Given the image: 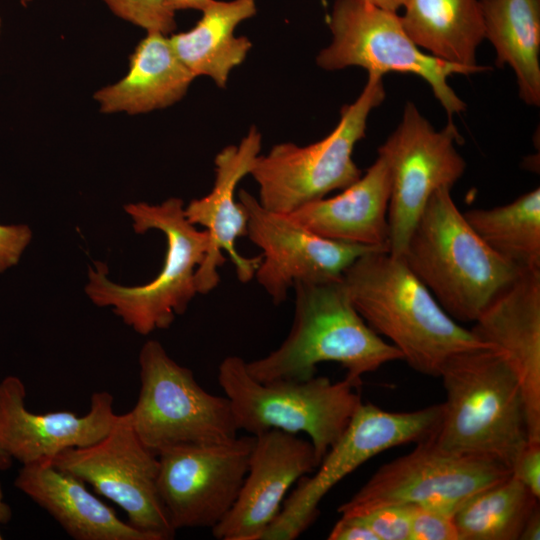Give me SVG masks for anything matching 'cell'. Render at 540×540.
<instances>
[{
  "label": "cell",
  "instance_id": "obj_1",
  "mask_svg": "<svg viewBox=\"0 0 540 540\" xmlns=\"http://www.w3.org/2000/svg\"><path fill=\"white\" fill-rule=\"evenodd\" d=\"M342 279L360 316L415 371L432 377L452 356L492 348L452 319L402 257L385 250L357 258Z\"/></svg>",
  "mask_w": 540,
  "mask_h": 540
},
{
  "label": "cell",
  "instance_id": "obj_2",
  "mask_svg": "<svg viewBox=\"0 0 540 540\" xmlns=\"http://www.w3.org/2000/svg\"><path fill=\"white\" fill-rule=\"evenodd\" d=\"M290 332L268 355L246 362L257 381H303L315 376L317 365L336 362L346 378L361 384L362 376L382 365L403 360L400 351L383 340L360 316L342 278L297 282Z\"/></svg>",
  "mask_w": 540,
  "mask_h": 540
},
{
  "label": "cell",
  "instance_id": "obj_3",
  "mask_svg": "<svg viewBox=\"0 0 540 540\" xmlns=\"http://www.w3.org/2000/svg\"><path fill=\"white\" fill-rule=\"evenodd\" d=\"M401 257L456 322L474 323L521 274L477 235L446 187L430 197Z\"/></svg>",
  "mask_w": 540,
  "mask_h": 540
},
{
  "label": "cell",
  "instance_id": "obj_4",
  "mask_svg": "<svg viewBox=\"0 0 540 540\" xmlns=\"http://www.w3.org/2000/svg\"><path fill=\"white\" fill-rule=\"evenodd\" d=\"M439 377L446 399L436 444L492 458L511 470L529 437L523 393L503 356L493 348L460 352Z\"/></svg>",
  "mask_w": 540,
  "mask_h": 540
},
{
  "label": "cell",
  "instance_id": "obj_5",
  "mask_svg": "<svg viewBox=\"0 0 540 540\" xmlns=\"http://www.w3.org/2000/svg\"><path fill=\"white\" fill-rule=\"evenodd\" d=\"M136 233L159 230L165 234L167 252L159 274L141 286L111 281L105 264L96 262L88 272L85 293L99 307H112L123 322L140 335L166 329L183 314L198 294L195 274L209 249L206 230H198L184 212L182 199L171 197L161 204L144 202L124 206Z\"/></svg>",
  "mask_w": 540,
  "mask_h": 540
},
{
  "label": "cell",
  "instance_id": "obj_6",
  "mask_svg": "<svg viewBox=\"0 0 540 540\" xmlns=\"http://www.w3.org/2000/svg\"><path fill=\"white\" fill-rule=\"evenodd\" d=\"M218 382L239 430L254 436L272 429L305 433L318 465L362 404L361 384L346 377L337 382L315 375L262 383L248 373L244 359L233 355L220 363Z\"/></svg>",
  "mask_w": 540,
  "mask_h": 540
},
{
  "label": "cell",
  "instance_id": "obj_7",
  "mask_svg": "<svg viewBox=\"0 0 540 540\" xmlns=\"http://www.w3.org/2000/svg\"><path fill=\"white\" fill-rule=\"evenodd\" d=\"M382 77L368 74L359 97L342 107L337 126L323 139L307 146L280 143L257 157L249 175L259 186L257 199L263 207L291 214L361 177L353 151L365 136L370 112L385 98Z\"/></svg>",
  "mask_w": 540,
  "mask_h": 540
},
{
  "label": "cell",
  "instance_id": "obj_8",
  "mask_svg": "<svg viewBox=\"0 0 540 540\" xmlns=\"http://www.w3.org/2000/svg\"><path fill=\"white\" fill-rule=\"evenodd\" d=\"M138 361L140 390L128 414L148 448L158 454L174 446L218 444L237 437L228 398L204 390L159 341L145 342Z\"/></svg>",
  "mask_w": 540,
  "mask_h": 540
},
{
  "label": "cell",
  "instance_id": "obj_9",
  "mask_svg": "<svg viewBox=\"0 0 540 540\" xmlns=\"http://www.w3.org/2000/svg\"><path fill=\"white\" fill-rule=\"evenodd\" d=\"M442 416L443 403L410 412H389L362 403L318 471L298 480L261 540L296 539L316 520L318 505L337 483L383 451L432 438Z\"/></svg>",
  "mask_w": 540,
  "mask_h": 540
},
{
  "label": "cell",
  "instance_id": "obj_10",
  "mask_svg": "<svg viewBox=\"0 0 540 540\" xmlns=\"http://www.w3.org/2000/svg\"><path fill=\"white\" fill-rule=\"evenodd\" d=\"M331 44L317 56L326 70L359 66L368 74L411 73L425 80L445 109L449 120L466 109L450 87L454 74L478 72L422 52L406 34L400 16L367 0H336L330 18Z\"/></svg>",
  "mask_w": 540,
  "mask_h": 540
},
{
  "label": "cell",
  "instance_id": "obj_11",
  "mask_svg": "<svg viewBox=\"0 0 540 540\" xmlns=\"http://www.w3.org/2000/svg\"><path fill=\"white\" fill-rule=\"evenodd\" d=\"M510 476L499 461L445 450L432 437L382 465L338 512L359 516L388 505H415L455 513L473 494Z\"/></svg>",
  "mask_w": 540,
  "mask_h": 540
},
{
  "label": "cell",
  "instance_id": "obj_12",
  "mask_svg": "<svg viewBox=\"0 0 540 540\" xmlns=\"http://www.w3.org/2000/svg\"><path fill=\"white\" fill-rule=\"evenodd\" d=\"M49 462L118 505L127 522L153 540L174 538L176 531L158 491V454L141 441L128 412L117 415L99 441L66 449Z\"/></svg>",
  "mask_w": 540,
  "mask_h": 540
},
{
  "label": "cell",
  "instance_id": "obj_13",
  "mask_svg": "<svg viewBox=\"0 0 540 540\" xmlns=\"http://www.w3.org/2000/svg\"><path fill=\"white\" fill-rule=\"evenodd\" d=\"M455 143H462V138L452 120L437 131L412 102H407L400 124L378 148L391 178L390 254L402 256L432 194L441 188L451 189L464 174L466 163Z\"/></svg>",
  "mask_w": 540,
  "mask_h": 540
},
{
  "label": "cell",
  "instance_id": "obj_14",
  "mask_svg": "<svg viewBox=\"0 0 540 540\" xmlns=\"http://www.w3.org/2000/svg\"><path fill=\"white\" fill-rule=\"evenodd\" d=\"M255 436L209 445H181L158 453V491L175 531L217 526L234 506Z\"/></svg>",
  "mask_w": 540,
  "mask_h": 540
},
{
  "label": "cell",
  "instance_id": "obj_15",
  "mask_svg": "<svg viewBox=\"0 0 540 540\" xmlns=\"http://www.w3.org/2000/svg\"><path fill=\"white\" fill-rule=\"evenodd\" d=\"M247 217V236L261 251L254 277L272 298L283 303L297 282H323L342 278L360 256L383 248L324 238L288 214L263 207L246 190L238 194Z\"/></svg>",
  "mask_w": 540,
  "mask_h": 540
},
{
  "label": "cell",
  "instance_id": "obj_16",
  "mask_svg": "<svg viewBox=\"0 0 540 540\" xmlns=\"http://www.w3.org/2000/svg\"><path fill=\"white\" fill-rule=\"evenodd\" d=\"M260 149L261 134L253 126L238 145L227 146L216 155L211 191L184 207L187 220L203 226L209 238L208 252L195 274L198 294H208L217 287L218 268L226 262L222 251L230 257L241 282L254 278L260 264L261 255L244 257L235 249L236 239L247 236L248 225L243 206L235 200V189L239 181L250 174Z\"/></svg>",
  "mask_w": 540,
  "mask_h": 540
},
{
  "label": "cell",
  "instance_id": "obj_17",
  "mask_svg": "<svg viewBox=\"0 0 540 540\" xmlns=\"http://www.w3.org/2000/svg\"><path fill=\"white\" fill-rule=\"evenodd\" d=\"M318 464L310 440L272 429L255 436L247 474L226 517L212 529L220 540H261L288 490Z\"/></svg>",
  "mask_w": 540,
  "mask_h": 540
},
{
  "label": "cell",
  "instance_id": "obj_18",
  "mask_svg": "<svg viewBox=\"0 0 540 540\" xmlns=\"http://www.w3.org/2000/svg\"><path fill=\"white\" fill-rule=\"evenodd\" d=\"M26 388L17 376L0 382V450L22 465L51 461L69 448L84 447L103 438L117 414L107 391L91 395L84 415L70 411L33 413L25 405Z\"/></svg>",
  "mask_w": 540,
  "mask_h": 540
},
{
  "label": "cell",
  "instance_id": "obj_19",
  "mask_svg": "<svg viewBox=\"0 0 540 540\" xmlns=\"http://www.w3.org/2000/svg\"><path fill=\"white\" fill-rule=\"evenodd\" d=\"M470 330L497 350L515 374L524 397L529 441L540 442V271L521 272Z\"/></svg>",
  "mask_w": 540,
  "mask_h": 540
},
{
  "label": "cell",
  "instance_id": "obj_20",
  "mask_svg": "<svg viewBox=\"0 0 540 540\" xmlns=\"http://www.w3.org/2000/svg\"><path fill=\"white\" fill-rule=\"evenodd\" d=\"M390 193L389 167L378 155L365 174L340 194L310 202L288 215L324 238L389 251Z\"/></svg>",
  "mask_w": 540,
  "mask_h": 540
},
{
  "label": "cell",
  "instance_id": "obj_21",
  "mask_svg": "<svg viewBox=\"0 0 540 540\" xmlns=\"http://www.w3.org/2000/svg\"><path fill=\"white\" fill-rule=\"evenodd\" d=\"M14 484L75 540H153L121 520L84 481L49 461L22 465Z\"/></svg>",
  "mask_w": 540,
  "mask_h": 540
},
{
  "label": "cell",
  "instance_id": "obj_22",
  "mask_svg": "<svg viewBox=\"0 0 540 540\" xmlns=\"http://www.w3.org/2000/svg\"><path fill=\"white\" fill-rule=\"evenodd\" d=\"M194 78L168 35L147 32L130 56L126 75L96 91L93 98L102 113L142 114L181 100Z\"/></svg>",
  "mask_w": 540,
  "mask_h": 540
},
{
  "label": "cell",
  "instance_id": "obj_23",
  "mask_svg": "<svg viewBox=\"0 0 540 540\" xmlns=\"http://www.w3.org/2000/svg\"><path fill=\"white\" fill-rule=\"evenodd\" d=\"M255 13L256 0H212L193 28L169 36L171 45L195 77L208 76L223 88L252 47L247 37H236L234 30Z\"/></svg>",
  "mask_w": 540,
  "mask_h": 540
},
{
  "label": "cell",
  "instance_id": "obj_24",
  "mask_svg": "<svg viewBox=\"0 0 540 540\" xmlns=\"http://www.w3.org/2000/svg\"><path fill=\"white\" fill-rule=\"evenodd\" d=\"M400 16L416 46L441 60L478 72L476 49L485 38L479 0H407Z\"/></svg>",
  "mask_w": 540,
  "mask_h": 540
},
{
  "label": "cell",
  "instance_id": "obj_25",
  "mask_svg": "<svg viewBox=\"0 0 540 540\" xmlns=\"http://www.w3.org/2000/svg\"><path fill=\"white\" fill-rule=\"evenodd\" d=\"M484 35L496 51L498 67L515 72L520 98L540 104V0H479Z\"/></svg>",
  "mask_w": 540,
  "mask_h": 540
},
{
  "label": "cell",
  "instance_id": "obj_26",
  "mask_svg": "<svg viewBox=\"0 0 540 540\" xmlns=\"http://www.w3.org/2000/svg\"><path fill=\"white\" fill-rule=\"evenodd\" d=\"M463 216L477 235L521 272L540 271V189L489 209Z\"/></svg>",
  "mask_w": 540,
  "mask_h": 540
},
{
  "label": "cell",
  "instance_id": "obj_27",
  "mask_svg": "<svg viewBox=\"0 0 540 540\" xmlns=\"http://www.w3.org/2000/svg\"><path fill=\"white\" fill-rule=\"evenodd\" d=\"M539 505L512 475L465 500L454 513L459 540H519L524 524Z\"/></svg>",
  "mask_w": 540,
  "mask_h": 540
},
{
  "label": "cell",
  "instance_id": "obj_28",
  "mask_svg": "<svg viewBox=\"0 0 540 540\" xmlns=\"http://www.w3.org/2000/svg\"><path fill=\"white\" fill-rule=\"evenodd\" d=\"M110 10L147 32L166 35L176 28L175 10L168 0H103Z\"/></svg>",
  "mask_w": 540,
  "mask_h": 540
},
{
  "label": "cell",
  "instance_id": "obj_29",
  "mask_svg": "<svg viewBox=\"0 0 540 540\" xmlns=\"http://www.w3.org/2000/svg\"><path fill=\"white\" fill-rule=\"evenodd\" d=\"M410 540H459L454 513L437 507L411 505Z\"/></svg>",
  "mask_w": 540,
  "mask_h": 540
},
{
  "label": "cell",
  "instance_id": "obj_30",
  "mask_svg": "<svg viewBox=\"0 0 540 540\" xmlns=\"http://www.w3.org/2000/svg\"><path fill=\"white\" fill-rule=\"evenodd\" d=\"M411 505H388L359 515L378 540H410Z\"/></svg>",
  "mask_w": 540,
  "mask_h": 540
},
{
  "label": "cell",
  "instance_id": "obj_31",
  "mask_svg": "<svg viewBox=\"0 0 540 540\" xmlns=\"http://www.w3.org/2000/svg\"><path fill=\"white\" fill-rule=\"evenodd\" d=\"M32 239L25 224H0V273L16 265Z\"/></svg>",
  "mask_w": 540,
  "mask_h": 540
},
{
  "label": "cell",
  "instance_id": "obj_32",
  "mask_svg": "<svg viewBox=\"0 0 540 540\" xmlns=\"http://www.w3.org/2000/svg\"><path fill=\"white\" fill-rule=\"evenodd\" d=\"M511 475L540 498V442L528 441L515 459Z\"/></svg>",
  "mask_w": 540,
  "mask_h": 540
},
{
  "label": "cell",
  "instance_id": "obj_33",
  "mask_svg": "<svg viewBox=\"0 0 540 540\" xmlns=\"http://www.w3.org/2000/svg\"><path fill=\"white\" fill-rule=\"evenodd\" d=\"M327 538L329 540H378L364 520L357 516H341Z\"/></svg>",
  "mask_w": 540,
  "mask_h": 540
},
{
  "label": "cell",
  "instance_id": "obj_34",
  "mask_svg": "<svg viewBox=\"0 0 540 540\" xmlns=\"http://www.w3.org/2000/svg\"><path fill=\"white\" fill-rule=\"evenodd\" d=\"M540 539V510L539 505L528 516L519 540H539Z\"/></svg>",
  "mask_w": 540,
  "mask_h": 540
},
{
  "label": "cell",
  "instance_id": "obj_35",
  "mask_svg": "<svg viewBox=\"0 0 540 540\" xmlns=\"http://www.w3.org/2000/svg\"><path fill=\"white\" fill-rule=\"evenodd\" d=\"M172 8L176 10L181 9H197L203 10L208 6L212 0H168Z\"/></svg>",
  "mask_w": 540,
  "mask_h": 540
},
{
  "label": "cell",
  "instance_id": "obj_36",
  "mask_svg": "<svg viewBox=\"0 0 540 540\" xmlns=\"http://www.w3.org/2000/svg\"><path fill=\"white\" fill-rule=\"evenodd\" d=\"M367 1L380 9L396 13L400 8L404 7L407 0H367Z\"/></svg>",
  "mask_w": 540,
  "mask_h": 540
},
{
  "label": "cell",
  "instance_id": "obj_37",
  "mask_svg": "<svg viewBox=\"0 0 540 540\" xmlns=\"http://www.w3.org/2000/svg\"><path fill=\"white\" fill-rule=\"evenodd\" d=\"M12 517L11 507L4 501L3 488L0 482V524H4L10 521ZM3 539L0 533V540Z\"/></svg>",
  "mask_w": 540,
  "mask_h": 540
},
{
  "label": "cell",
  "instance_id": "obj_38",
  "mask_svg": "<svg viewBox=\"0 0 540 540\" xmlns=\"http://www.w3.org/2000/svg\"><path fill=\"white\" fill-rule=\"evenodd\" d=\"M12 458L0 450V470H6L12 465Z\"/></svg>",
  "mask_w": 540,
  "mask_h": 540
},
{
  "label": "cell",
  "instance_id": "obj_39",
  "mask_svg": "<svg viewBox=\"0 0 540 540\" xmlns=\"http://www.w3.org/2000/svg\"><path fill=\"white\" fill-rule=\"evenodd\" d=\"M1 27H2V19H1V16H0V33H1Z\"/></svg>",
  "mask_w": 540,
  "mask_h": 540
}]
</instances>
